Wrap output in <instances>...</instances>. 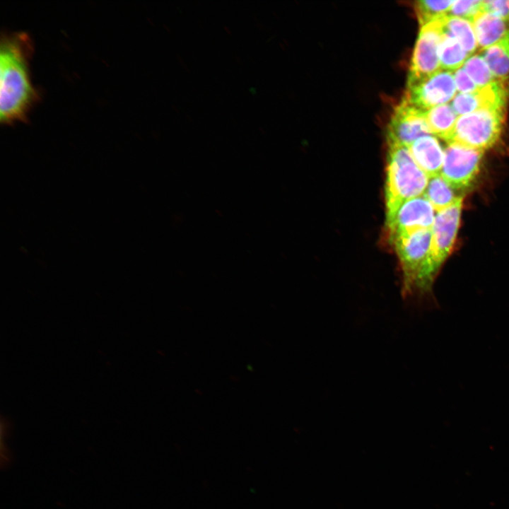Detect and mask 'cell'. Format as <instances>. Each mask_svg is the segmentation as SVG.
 I'll return each instance as SVG.
<instances>
[{
	"mask_svg": "<svg viewBox=\"0 0 509 509\" xmlns=\"http://www.w3.org/2000/svg\"><path fill=\"white\" fill-rule=\"evenodd\" d=\"M463 68L478 88L484 87L496 81L487 63L481 54L469 57L464 64Z\"/></svg>",
	"mask_w": 509,
	"mask_h": 509,
	"instance_id": "obj_19",
	"label": "cell"
},
{
	"mask_svg": "<svg viewBox=\"0 0 509 509\" xmlns=\"http://www.w3.org/2000/svg\"><path fill=\"white\" fill-rule=\"evenodd\" d=\"M484 152L458 144H448L444 149L440 175L454 190L469 188L479 173Z\"/></svg>",
	"mask_w": 509,
	"mask_h": 509,
	"instance_id": "obj_6",
	"label": "cell"
},
{
	"mask_svg": "<svg viewBox=\"0 0 509 509\" xmlns=\"http://www.w3.org/2000/svg\"><path fill=\"white\" fill-rule=\"evenodd\" d=\"M455 191L440 174L429 177L423 196L438 212L450 206L461 197Z\"/></svg>",
	"mask_w": 509,
	"mask_h": 509,
	"instance_id": "obj_15",
	"label": "cell"
},
{
	"mask_svg": "<svg viewBox=\"0 0 509 509\" xmlns=\"http://www.w3.org/2000/svg\"><path fill=\"white\" fill-rule=\"evenodd\" d=\"M470 54L457 39L443 34L439 46L440 69L448 71H457L465 63Z\"/></svg>",
	"mask_w": 509,
	"mask_h": 509,
	"instance_id": "obj_16",
	"label": "cell"
},
{
	"mask_svg": "<svg viewBox=\"0 0 509 509\" xmlns=\"http://www.w3.org/2000/svg\"><path fill=\"white\" fill-rule=\"evenodd\" d=\"M444 34L455 37L469 54L478 47L472 23L467 19L446 15L444 18Z\"/></svg>",
	"mask_w": 509,
	"mask_h": 509,
	"instance_id": "obj_14",
	"label": "cell"
},
{
	"mask_svg": "<svg viewBox=\"0 0 509 509\" xmlns=\"http://www.w3.org/2000/svg\"><path fill=\"white\" fill-rule=\"evenodd\" d=\"M401 263L402 296L413 312H425L438 308L432 293L436 274L431 252V229L404 233L390 240Z\"/></svg>",
	"mask_w": 509,
	"mask_h": 509,
	"instance_id": "obj_2",
	"label": "cell"
},
{
	"mask_svg": "<svg viewBox=\"0 0 509 509\" xmlns=\"http://www.w3.org/2000/svg\"><path fill=\"white\" fill-rule=\"evenodd\" d=\"M480 11L509 21V0L482 1Z\"/></svg>",
	"mask_w": 509,
	"mask_h": 509,
	"instance_id": "obj_21",
	"label": "cell"
},
{
	"mask_svg": "<svg viewBox=\"0 0 509 509\" xmlns=\"http://www.w3.org/2000/svg\"><path fill=\"white\" fill-rule=\"evenodd\" d=\"M462 196L450 206L436 212L432 226L431 260L437 274L450 253L457 234L462 208Z\"/></svg>",
	"mask_w": 509,
	"mask_h": 509,
	"instance_id": "obj_8",
	"label": "cell"
},
{
	"mask_svg": "<svg viewBox=\"0 0 509 509\" xmlns=\"http://www.w3.org/2000/svg\"><path fill=\"white\" fill-rule=\"evenodd\" d=\"M435 211L423 196L403 202L392 215L386 216L389 240L421 229H431Z\"/></svg>",
	"mask_w": 509,
	"mask_h": 509,
	"instance_id": "obj_9",
	"label": "cell"
},
{
	"mask_svg": "<svg viewBox=\"0 0 509 509\" xmlns=\"http://www.w3.org/2000/svg\"><path fill=\"white\" fill-rule=\"evenodd\" d=\"M445 16L421 26L411 58L407 88L422 82L441 70L439 46L444 34Z\"/></svg>",
	"mask_w": 509,
	"mask_h": 509,
	"instance_id": "obj_5",
	"label": "cell"
},
{
	"mask_svg": "<svg viewBox=\"0 0 509 509\" xmlns=\"http://www.w3.org/2000/svg\"><path fill=\"white\" fill-rule=\"evenodd\" d=\"M455 92L454 75L451 71L441 69L422 82L407 88L404 98L415 107L428 110L446 104L454 98Z\"/></svg>",
	"mask_w": 509,
	"mask_h": 509,
	"instance_id": "obj_10",
	"label": "cell"
},
{
	"mask_svg": "<svg viewBox=\"0 0 509 509\" xmlns=\"http://www.w3.org/2000/svg\"><path fill=\"white\" fill-rule=\"evenodd\" d=\"M416 163L428 177L440 175L444 160V150L436 136H421L409 147Z\"/></svg>",
	"mask_w": 509,
	"mask_h": 509,
	"instance_id": "obj_11",
	"label": "cell"
},
{
	"mask_svg": "<svg viewBox=\"0 0 509 509\" xmlns=\"http://www.w3.org/2000/svg\"><path fill=\"white\" fill-rule=\"evenodd\" d=\"M386 175V216L394 213L403 202L423 195L429 180L409 148L399 145H388Z\"/></svg>",
	"mask_w": 509,
	"mask_h": 509,
	"instance_id": "obj_3",
	"label": "cell"
},
{
	"mask_svg": "<svg viewBox=\"0 0 509 509\" xmlns=\"http://www.w3.org/2000/svg\"><path fill=\"white\" fill-rule=\"evenodd\" d=\"M426 111L403 98L395 107L387 125V144L409 147L419 138L432 134L426 119Z\"/></svg>",
	"mask_w": 509,
	"mask_h": 509,
	"instance_id": "obj_7",
	"label": "cell"
},
{
	"mask_svg": "<svg viewBox=\"0 0 509 509\" xmlns=\"http://www.w3.org/2000/svg\"><path fill=\"white\" fill-rule=\"evenodd\" d=\"M478 47L482 50L509 37V21L479 11L472 21Z\"/></svg>",
	"mask_w": 509,
	"mask_h": 509,
	"instance_id": "obj_12",
	"label": "cell"
},
{
	"mask_svg": "<svg viewBox=\"0 0 509 509\" xmlns=\"http://www.w3.org/2000/svg\"><path fill=\"white\" fill-rule=\"evenodd\" d=\"M33 45L24 33L2 35L0 44V120L23 121L38 98L31 83L29 60Z\"/></svg>",
	"mask_w": 509,
	"mask_h": 509,
	"instance_id": "obj_1",
	"label": "cell"
},
{
	"mask_svg": "<svg viewBox=\"0 0 509 509\" xmlns=\"http://www.w3.org/2000/svg\"><path fill=\"white\" fill-rule=\"evenodd\" d=\"M457 115L451 105L443 104L426 111V119L431 134L444 139L452 130Z\"/></svg>",
	"mask_w": 509,
	"mask_h": 509,
	"instance_id": "obj_17",
	"label": "cell"
},
{
	"mask_svg": "<svg viewBox=\"0 0 509 509\" xmlns=\"http://www.w3.org/2000/svg\"><path fill=\"white\" fill-rule=\"evenodd\" d=\"M453 1H417L414 10L419 24L423 26L441 16L447 15Z\"/></svg>",
	"mask_w": 509,
	"mask_h": 509,
	"instance_id": "obj_18",
	"label": "cell"
},
{
	"mask_svg": "<svg viewBox=\"0 0 509 509\" xmlns=\"http://www.w3.org/2000/svg\"><path fill=\"white\" fill-rule=\"evenodd\" d=\"M454 78L456 89L460 93H472L479 88L463 67L455 71Z\"/></svg>",
	"mask_w": 509,
	"mask_h": 509,
	"instance_id": "obj_22",
	"label": "cell"
},
{
	"mask_svg": "<svg viewBox=\"0 0 509 509\" xmlns=\"http://www.w3.org/2000/svg\"><path fill=\"white\" fill-rule=\"evenodd\" d=\"M482 1H453L447 16L464 18L472 21L481 10Z\"/></svg>",
	"mask_w": 509,
	"mask_h": 509,
	"instance_id": "obj_20",
	"label": "cell"
},
{
	"mask_svg": "<svg viewBox=\"0 0 509 509\" xmlns=\"http://www.w3.org/2000/svg\"><path fill=\"white\" fill-rule=\"evenodd\" d=\"M481 55L496 80L509 87V37L483 49Z\"/></svg>",
	"mask_w": 509,
	"mask_h": 509,
	"instance_id": "obj_13",
	"label": "cell"
},
{
	"mask_svg": "<svg viewBox=\"0 0 509 509\" xmlns=\"http://www.w3.org/2000/svg\"><path fill=\"white\" fill-rule=\"evenodd\" d=\"M505 115V109L484 108L460 116L443 140L484 151L499 139Z\"/></svg>",
	"mask_w": 509,
	"mask_h": 509,
	"instance_id": "obj_4",
	"label": "cell"
}]
</instances>
